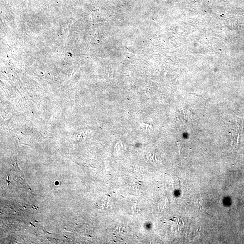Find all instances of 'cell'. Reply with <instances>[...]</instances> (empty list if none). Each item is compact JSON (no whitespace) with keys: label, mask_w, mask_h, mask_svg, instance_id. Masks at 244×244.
Returning a JSON list of instances; mask_svg holds the SVG:
<instances>
[{"label":"cell","mask_w":244,"mask_h":244,"mask_svg":"<svg viewBox=\"0 0 244 244\" xmlns=\"http://www.w3.org/2000/svg\"><path fill=\"white\" fill-rule=\"evenodd\" d=\"M189 94H193V95H195V96H197V97H201V98H202L203 99L205 100V99L203 97V96H202V95H201V94H196V93H189Z\"/></svg>","instance_id":"1"}]
</instances>
